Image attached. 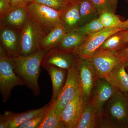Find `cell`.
<instances>
[{
	"instance_id": "obj_1",
	"label": "cell",
	"mask_w": 128,
	"mask_h": 128,
	"mask_svg": "<svg viewBox=\"0 0 128 128\" xmlns=\"http://www.w3.org/2000/svg\"><path fill=\"white\" fill-rule=\"evenodd\" d=\"M97 128H128V93L115 89L105 106Z\"/></svg>"
},
{
	"instance_id": "obj_2",
	"label": "cell",
	"mask_w": 128,
	"mask_h": 128,
	"mask_svg": "<svg viewBox=\"0 0 128 128\" xmlns=\"http://www.w3.org/2000/svg\"><path fill=\"white\" fill-rule=\"evenodd\" d=\"M48 51L41 50L27 56H12L16 73L35 96L40 93L38 83L40 67L42 60Z\"/></svg>"
},
{
	"instance_id": "obj_3",
	"label": "cell",
	"mask_w": 128,
	"mask_h": 128,
	"mask_svg": "<svg viewBox=\"0 0 128 128\" xmlns=\"http://www.w3.org/2000/svg\"><path fill=\"white\" fill-rule=\"evenodd\" d=\"M25 85L23 80L16 73L12 56L4 48L0 46V92L2 100L5 103L15 86Z\"/></svg>"
},
{
	"instance_id": "obj_4",
	"label": "cell",
	"mask_w": 128,
	"mask_h": 128,
	"mask_svg": "<svg viewBox=\"0 0 128 128\" xmlns=\"http://www.w3.org/2000/svg\"><path fill=\"white\" fill-rule=\"evenodd\" d=\"M20 32L18 55L27 56L41 50V42L46 34L30 16Z\"/></svg>"
},
{
	"instance_id": "obj_5",
	"label": "cell",
	"mask_w": 128,
	"mask_h": 128,
	"mask_svg": "<svg viewBox=\"0 0 128 128\" xmlns=\"http://www.w3.org/2000/svg\"><path fill=\"white\" fill-rule=\"evenodd\" d=\"M26 7L30 17L46 35L54 28L62 23L63 12L34 2Z\"/></svg>"
},
{
	"instance_id": "obj_6",
	"label": "cell",
	"mask_w": 128,
	"mask_h": 128,
	"mask_svg": "<svg viewBox=\"0 0 128 128\" xmlns=\"http://www.w3.org/2000/svg\"><path fill=\"white\" fill-rule=\"evenodd\" d=\"M76 62L80 90L84 103H86L90 101L98 77L94 66L88 59L76 56Z\"/></svg>"
},
{
	"instance_id": "obj_7",
	"label": "cell",
	"mask_w": 128,
	"mask_h": 128,
	"mask_svg": "<svg viewBox=\"0 0 128 128\" xmlns=\"http://www.w3.org/2000/svg\"><path fill=\"white\" fill-rule=\"evenodd\" d=\"M80 88L76 57L73 65L68 70L65 83L57 100L56 112L58 116L60 117L63 109L74 97Z\"/></svg>"
},
{
	"instance_id": "obj_8",
	"label": "cell",
	"mask_w": 128,
	"mask_h": 128,
	"mask_svg": "<svg viewBox=\"0 0 128 128\" xmlns=\"http://www.w3.org/2000/svg\"><path fill=\"white\" fill-rule=\"evenodd\" d=\"M115 91V89L106 79L101 77L97 78L89 102L96 113L98 123L102 116L105 105Z\"/></svg>"
},
{
	"instance_id": "obj_9",
	"label": "cell",
	"mask_w": 128,
	"mask_h": 128,
	"mask_svg": "<svg viewBox=\"0 0 128 128\" xmlns=\"http://www.w3.org/2000/svg\"><path fill=\"white\" fill-rule=\"evenodd\" d=\"M87 58L94 66L98 77L106 79L112 70L122 63L115 52L98 50Z\"/></svg>"
},
{
	"instance_id": "obj_10",
	"label": "cell",
	"mask_w": 128,
	"mask_h": 128,
	"mask_svg": "<svg viewBox=\"0 0 128 128\" xmlns=\"http://www.w3.org/2000/svg\"><path fill=\"white\" fill-rule=\"evenodd\" d=\"M122 31L120 28H104L88 36L84 44L75 51L76 56L88 58L93 55L106 39L112 34Z\"/></svg>"
},
{
	"instance_id": "obj_11",
	"label": "cell",
	"mask_w": 128,
	"mask_h": 128,
	"mask_svg": "<svg viewBox=\"0 0 128 128\" xmlns=\"http://www.w3.org/2000/svg\"><path fill=\"white\" fill-rule=\"evenodd\" d=\"M84 105L80 88L62 111L60 117L62 128H76Z\"/></svg>"
},
{
	"instance_id": "obj_12",
	"label": "cell",
	"mask_w": 128,
	"mask_h": 128,
	"mask_svg": "<svg viewBox=\"0 0 128 128\" xmlns=\"http://www.w3.org/2000/svg\"><path fill=\"white\" fill-rule=\"evenodd\" d=\"M76 57L74 53L67 52L54 48L48 50L44 56L41 66L44 68L54 66L68 70L73 65Z\"/></svg>"
},
{
	"instance_id": "obj_13",
	"label": "cell",
	"mask_w": 128,
	"mask_h": 128,
	"mask_svg": "<svg viewBox=\"0 0 128 128\" xmlns=\"http://www.w3.org/2000/svg\"><path fill=\"white\" fill-rule=\"evenodd\" d=\"M29 16L26 6L16 8L0 17V25L20 31Z\"/></svg>"
},
{
	"instance_id": "obj_14",
	"label": "cell",
	"mask_w": 128,
	"mask_h": 128,
	"mask_svg": "<svg viewBox=\"0 0 128 128\" xmlns=\"http://www.w3.org/2000/svg\"><path fill=\"white\" fill-rule=\"evenodd\" d=\"M20 32L6 27H0V44L11 56L18 55Z\"/></svg>"
},
{
	"instance_id": "obj_15",
	"label": "cell",
	"mask_w": 128,
	"mask_h": 128,
	"mask_svg": "<svg viewBox=\"0 0 128 128\" xmlns=\"http://www.w3.org/2000/svg\"><path fill=\"white\" fill-rule=\"evenodd\" d=\"M44 68L48 72L51 79L52 95L50 102H52L57 100L64 87L67 77L68 70L54 66H49Z\"/></svg>"
},
{
	"instance_id": "obj_16",
	"label": "cell",
	"mask_w": 128,
	"mask_h": 128,
	"mask_svg": "<svg viewBox=\"0 0 128 128\" xmlns=\"http://www.w3.org/2000/svg\"><path fill=\"white\" fill-rule=\"evenodd\" d=\"M88 36L80 34L76 30L66 32L60 43L54 48L69 53L75 51L85 42Z\"/></svg>"
},
{
	"instance_id": "obj_17",
	"label": "cell",
	"mask_w": 128,
	"mask_h": 128,
	"mask_svg": "<svg viewBox=\"0 0 128 128\" xmlns=\"http://www.w3.org/2000/svg\"><path fill=\"white\" fill-rule=\"evenodd\" d=\"M80 2L71 4L62 12L61 21L66 32L80 27Z\"/></svg>"
},
{
	"instance_id": "obj_18",
	"label": "cell",
	"mask_w": 128,
	"mask_h": 128,
	"mask_svg": "<svg viewBox=\"0 0 128 128\" xmlns=\"http://www.w3.org/2000/svg\"><path fill=\"white\" fill-rule=\"evenodd\" d=\"M124 63L115 67L107 79L114 89L128 93V73Z\"/></svg>"
},
{
	"instance_id": "obj_19",
	"label": "cell",
	"mask_w": 128,
	"mask_h": 128,
	"mask_svg": "<svg viewBox=\"0 0 128 128\" xmlns=\"http://www.w3.org/2000/svg\"><path fill=\"white\" fill-rule=\"evenodd\" d=\"M49 104L48 103L38 109L29 110L23 112L16 113L10 112L9 119L6 124V128H18L22 124L45 112Z\"/></svg>"
},
{
	"instance_id": "obj_20",
	"label": "cell",
	"mask_w": 128,
	"mask_h": 128,
	"mask_svg": "<svg viewBox=\"0 0 128 128\" xmlns=\"http://www.w3.org/2000/svg\"><path fill=\"white\" fill-rule=\"evenodd\" d=\"M128 46V39L125 32L124 31H121L108 37L98 50L115 52Z\"/></svg>"
},
{
	"instance_id": "obj_21",
	"label": "cell",
	"mask_w": 128,
	"mask_h": 128,
	"mask_svg": "<svg viewBox=\"0 0 128 128\" xmlns=\"http://www.w3.org/2000/svg\"><path fill=\"white\" fill-rule=\"evenodd\" d=\"M66 33L62 23L57 25L44 38L40 45L41 50L48 51L56 48Z\"/></svg>"
},
{
	"instance_id": "obj_22",
	"label": "cell",
	"mask_w": 128,
	"mask_h": 128,
	"mask_svg": "<svg viewBox=\"0 0 128 128\" xmlns=\"http://www.w3.org/2000/svg\"><path fill=\"white\" fill-rule=\"evenodd\" d=\"M98 118L96 113L89 102L84 107L76 128H97Z\"/></svg>"
},
{
	"instance_id": "obj_23",
	"label": "cell",
	"mask_w": 128,
	"mask_h": 128,
	"mask_svg": "<svg viewBox=\"0 0 128 128\" xmlns=\"http://www.w3.org/2000/svg\"><path fill=\"white\" fill-rule=\"evenodd\" d=\"M57 100L49 102V105L46 109L44 121L38 128H62L60 117L56 112Z\"/></svg>"
},
{
	"instance_id": "obj_24",
	"label": "cell",
	"mask_w": 128,
	"mask_h": 128,
	"mask_svg": "<svg viewBox=\"0 0 128 128\" xmlns=\"http://www.w3.org/2000/svg\"><path fill=\"white\" fill-rule=\"evenodd\" d=\"M80 26L99 16L91 0H83L80 2Z\"/></svg>"
},
{
	"instance_id": "obj_25",
	"label": "cell",
	"mask_w": 128,
	"mask_h": 128,
	"mask_svg": "<svg viewBox=\"0 0 128 128\" xmlns=\"http://www.w3.org/2000/svg\"><path fill=\"white\" fill-rule=\"evenodd\" d=\"M98 18L104 28H121L123 23L118 16L110 12L100 14Z\"/></svg>"
},
{
	"instance_id": "obj_26",
	"label": "cell",
	"mask_w": 128,
	"mask_h": 128,
	"mask_svg": "<svg viewBox=\"0 0 128 128\" xmlns=\"http://www.w3.org/2000/svg\"><path fill=\"white\" fill-rule=\"evenodd\" d=\"M104 28L98 17L78 28L76 30L82 35L90 36Z\"/></svg>"
},
{
	"instance_id": "obj_27",
	"label": "cell",
	"mask_w": 128,
	"mask_h": 128,
	"mask_svg": "<svg viewBox=\"0 0 128 128\" xmlns=\"http://www.w3.org/2000/svg\"><path fill=\"white\" fill-rule=\"evenodd\" d=\"M99 14L106 12L115 13L118 0H91Z\"/></svg>"
},
{
	"instance_id": "obj_28",
	"label": "cell",
	"mask_w": 128,
	"mask_h": 128,
	"mask_svg": "<svg viewBox=\"0 0 128 128\" xmlns=\"http://www.w3.org/2000/svg\"><path fill=\"white\" fill-rule=\"evenodd\" d=\"M34 2L61 12L64 11L71 4L69 0H34Z\"/></svg>"
},
{
	"instance_id": "obj_29",
	"label": "cell",
	"mask_w": 128,
	"mask_h": 128,
	"mask_svg": "<svg viewBox=\"0 0 128 128\" xmlns=\"http://www.w3.org/2000/svg\"><path fill=\"white\" fill-rule=\"evenodd\" d=\"M46 111L38 116L22 124L18 128H38L44 121Z\"/></svg>"
},
{
	"instance_id": "obj_30",
	"label": "cell",
	"mask_w": 128,
	"mask_h": 128,
	"mask_svg": "<svg viewBox=\"0 0 128 128\" xmlns=\"http://www.w3.org/2000/svg\"><path fill=\"white\" fill-rule=\"evenodd\" d=\"M116 55L125 65L126 68L128 67V46L115 52Z\"/></svg>"
},
{
	"instance_id": "obj_31",
	"label": "cell",
	"mask_w": 128,
	"mask_h": 128,
	"mask_svg": "<svg viewBox=\"0 0 128 128\" xmlns=\"http://www.w3.org/2000/svg\"><path fill=\"white\" fill-rule=\"evenodd\" d=\"M12 9L10 0H0V17Z\"/></svg>"
},
{
	"instance_id": "obj_32",
	"label": "cell",
	"mask_w": 128,
	"mask_h": 128,
	"mask_svg": "<svg viewBox=\"0 0 128 128\" xmlns=\"http://www.w3.org/2000/svg\"><path fill=\"white\" fill-rule=\"evenodd\" d=\"M12 9L20 6H27L34 0H10Z\"/></svg>"
},
{
	"instance_id": "obj_33",
	"label": "cell",
	"mask_w": 128,
	"mask_h": 128,
	"mask_svg": "<svg viewBox=\"0 0 128 128\" xmlns=\"http://www.w3.org/2000/svg\"><path fill=\"white\" fill-rule=\"evenodd\" d=\"M10 112L5 111L0 117V128H6V124L9 120Z\"/></svg>"
},
{
	"instance_id": "obj_34",
	"label": "cell",
	"mask_w": 128,
	"mask_h": 128,
	"mask_svg": "<svg viewBox=\"0 0 128 128\" xmlns=\"http://www.w3.org/2000/svg\"><path fill=\"white\" fill-rule=\"evenodd\" d=\"M121 28L122 31L128 30V18L126 20L123 22Z\"/></svg>"
},
{
	"instance_id": "obj_35",
	"label": "cell",
	"mask_w": 128,
	"mask_h": 128,
	"mask_svg": "<svg viewBox=\"0 0 128 128\" xmlns=\"http://www.w3.org/2000/svg\"><path fill=\"white\" fill-rule=\"evenodd\" d=\"M69 0L71 4H74V3L80 2L83 0Z\"/></svg>"
},
{
	"instance_id": "obj_36",
	"label": "cell",
	"mask_w": 128,
	"mask_h": 128,
	"mask_svg": "<svg viewBox=\"0 0 128 128\" xmlns=\"http://www.w3.org/2000/svg\"><path fill=\"white\" fill-rule=\"evenodd\" d=\"M124 31L126 37H127V38H128V30H124Z\"/></svg>"
},
{
	"instance_id": "obj_37",
	"label": "cell",
	"mask_w": 128,
	"mask_h": 128,
	"mask_svg": "<svg viewBox=\"0 0 128 128\" xmlns=\"http://www.w3.org/2000/svg\"><path fill=\"white\" fill-rule=\"evenodd\" d=\"M127 68V70H126V71H127V72H128V68Z\"/></svg>"
}]
</instances>
